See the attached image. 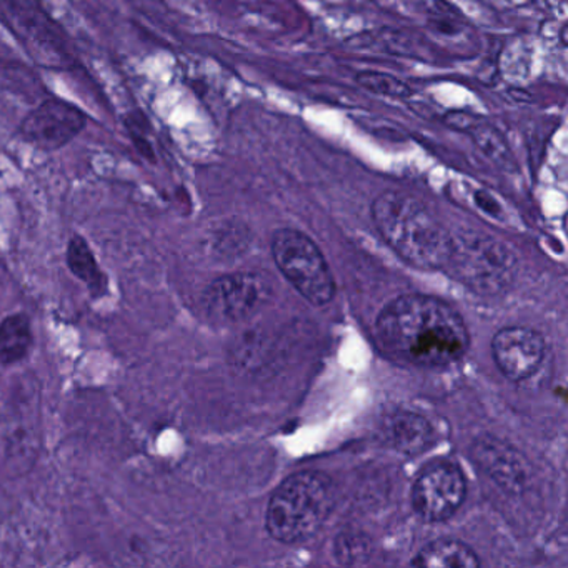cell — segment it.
<instances>
[{"label": "cell", "instance_id": "1", "mask_svg": "<svg viewBox=\"0 0 568 568\" xmlns=\"http://www.w3.org/2000/svg\"><path fill=\"white\" fill-rule=\"evenodd\" d=\"M385 349L418 367H447L461 360L470 337L462 317L430 295H402L377 322Z\"/></svg>", "mask_w": 568, "mask_h": 568}, {"label": "cell", "instance_id": "2", "mask_svg": "<svg viewBox=\"0 0 568 568\" xmlns=\"http://www.w3.org/2000/svg\"><path fill=\"white\" fill-rule=\"evenodd\" d=\"M372 220L377 231L405 262L418 269H443L452 235L414 195L385 191L374 198Z\"/></svg>", "mask_w": 568, "mask_h": 568}, {"label": "cell", "instance_id": "3", "mask_svg": "<svg viewBox=\"0 0 568 568\" xmlns=\"http://www.w3.org/2000/svg\"><path fill=\"white\" fill-rule=\"evenodd\" d=\"M334 507L331 479L317 472L288 477L270 499L267 530L279 542L295 543L324 526Z\"/></svg>", "mask_w": 568, "mask_h": 568}, {"label": "cell", "instance_id": "4", "mask_svg": "<svg viewBox=\"0 0 568 568\" xmlns=\"http://www.w3.org/2000/svg\"><path fill=\"white\" fill-rule=\"evenodd\" d=\"M443 269L479 294L492 295L514 281V254L495 238L483 234L452 237V248Z\"/></svg>", "mask_w": 568, "mask_h": 568}, {"label": "cell", "instance_id": "5", "mask_svg": "<svg viewBox=\"0 0 568 568\" xmlns=\"http://www.w3.org/2000/svg\"><path fill=\"white\" fill-rule=\"evenodd\" d=\"M272 256L288 282L313 306H325L334 299L335 284L331 269L306 234L295 229H281L272 237Z\"/></svg>", "mask_w": 568, "mask_h": 568}, {"label": "cell", "instance_id": "6", "mask_svg": "<svg viewBox=\"0 0 568 568\" xmlns=\"http://www.w3.org/2000/svg\"><path fill=\"white\" fill-rule=\"evenodd\" d=\"M89 122V114L79 105L49 98L22 117L14 135L36 151L54 154L82 135Z\"/></svg>", "mask_w": 568, "mask_h": 568}, {"label": "cell", "instance_id": "7", "mask_svg": "<svg viewBox=\"0 0 568 568\" xmlns=\"http://www.w3.org/2000/svg\"><path fill=\"white\" fill-rule=\"evenodd\" d=\"M464 474L450 462L428 465L421 472L412 489L415 512L427 521H442L452 517L464 504Z\"/></svg>", "mask_w": 568, "mask_h": 568}, {"label": "cell", "instance_id": "8", "mask_svg": "<svg viewBox=\"0 0 568 568\" xmlns=\"http://www.w3.org/2000/svg\"><path fill=\"white\" fill-rule=\"evenodd\" d=\"M270 287L256 274H232L217 279L206 292V306L222 321L237 322L253 315L267 299Z\"/></svg>", "mask_w": 568, "mask_h": 568}, {"label": "cell", "instance_id": "9", "mask_svg": "<svg viewBox=\"0 0 568 568\" xmlns=\"http://www.w3.org/2000/svg\"><path fill=\"white\" fill-rule=\"evenodd\" d=\"M545 343L539 332L527 327H507L496 332L492 356L496 367L514 382L526 380L539 371Z\"/></svg>", "mask_w": 568, "mask_h": 568}, {"label": "cell", "instance_id": "10", "mask_svg": "<svg viewBox=\"0 0 568 568\" xmlns=\"http://www.w3.org/2000/svg\"><path fill=\"white\" fill-rule=\"evenodd\" d=\"M474 455L479 464L489 472L490 477L504 489L515 490L524 487L529 477V468L520 453L504 442L487 437L477 442Z\"/></svg>", "mask_w": 568, "mask_h": 568}, {"label": "cell", "instance_id": "11", "mask_svg": "<svg viewBox=\"0 0 568 568\" xmlns=\"http://www.w3.org/2000/svg\"><path fill=\"white\" fill-rule=\"evenodd\" d=\"M414 567L425 568H477L479 557L459 540H436L418 552L412 560Z\"/></svg>", "mask_w": 568, "mask_h": 568}, {"label": "cell", "instance_id": "12", "mask_svg": "<svg viewBox=\"0 0 568 568\" xmlns=\"http://www.w3.org/2000/svg\"><path fill=\"white\" fill-rule=\"evenodd\" d=\"M387 436L397 450L409 455L424 452L434 439L428 422L406 412L396 414L387 422Z\"/></svg>", "mask_w": 568, "mask_h": 568}, {"label": "cell", "instance_id": "13", "mask_svg": "<svg viewBox=\"0 0 568 568\" xmlns=\"http://www.w3.org/2000/svg\"><path fill=\"white\" fill-rule=\"evenodd\" d=\"M467 133L475 147L479 149L480 154L489 158L490 163L495 164L500 169H514V152L504 133L500 132L493 124L479 117Z\"/></svg>", "mask_w": 568, "mask_h": 568}, {"label": "cell", "instance_id": "14", "mask_svg": "<svg viewBox=\"0 0 568 568\" xmlns=\"http://www.w3.org/2000/svg\"><path fill=\"white\" fill-rule=\"evenodd\" d=\"M33 347V328L24 313H14L0 324V362H21Z\"/></svg>", "mask_w": 568, "mask_h": 568}, {"label": "cell", "instance_id": "15", "mask_svg": "<svg viewBox=\"0 0 568 568\" xmlns=\"http://www.w3.org/2000/svg\"><path fill=\"white\" fill-rule=\"evenodd\" d=\"M67 263L76 277H79L94 295H102L107 291V277L99 267L94 254L90 250L86 238L74 235L67 247Z\"/></svg>", "mask_w": 568, "mask_h": 568}, {"label": "cell", "instance_id": "16", "mask_svg": "<svg viewBox=\"0 0 568 568\" xmlns=\"http://www.w3.org/2000/svg\"><path fill=\"white\" fill-rule=\"evenodd\" d=\"M356 83L371 94L393 101H405L414 95V89L405 80L380 70H360L356 74Z\"/></svg>", "mask_w": 568, "mask_h": 568}, {"label": "cell", "instance_id": "17", "mask_svg": "<svg viewBox=\"0 0 568 568\" xmlns=\"http://www.w3.org/2000/svg\"><path fill=\"white\" fill-rule=\"evenodd\" d=\"M427 26L440 36L455 37L464 33V14L443 0H421Z\"/></svg>", "mask_w": 568, "mask_h": 568}, {"label": "cell", "instance_id": "18", "mask_svg": "<svg viewBox=\"0 0 568 568\" xmlns=\"http://www.w3.org/2000/svg\"><path fill=\"white\" fill-rule=\"evenodd\" d=\"M122 126L138 154L144 157L149 164L155 166L157 154H155V147L152 144V124L147 114L142 108H130L122 116Z\"/></svg>", "mask_w": 568, "mask_h": 568}, {"label": "cell", "instance_id": "19", "mask_svg": "<svg viewBox=\"0 0 568 568\" xmlns=\"http://www.w3.org/2000/svg\"><path fill=\"white\" fill-rule=\"evenodd\" d=\"M335 554L338 561L343 564H360L369 557L367 540H359V537H343L335 545Z\"/></svg>", "mask_w": 568, "mask_h": 568}, {"label": "cell", "instance_id": "20", "mask_svg": "<svg viewBox=\"0 0 568 568\" xmlns=\"http://www.w3.org/2000/svg\"><path fill=\"white\" fill-rule=\"evenodd\" d=\"M479 119V116H474L470 112L464 111H452L449 114H446L443 120H446V126L450 127L452 130H457V132L467 133V130L474 126L475 120Z\"/></svg>", "mask_w": 568, "mask_h": 568}, {"label": "cell", "instance_id": "21", "mask_svg": "<svg viewBox=\"0 0 568 568\" xmlns=\"http://www.w3.org/2000/svg\"><path fill=\"white\" fill-rule=\"evenodd\" d=\"M475 201L479 204L480 209L486 210V212L499 214L496 202L493 201L489 194H486V192H477V194H475Z\"/></svg>", "mask_w": 568, "mask_h": 568}]
</instances>
